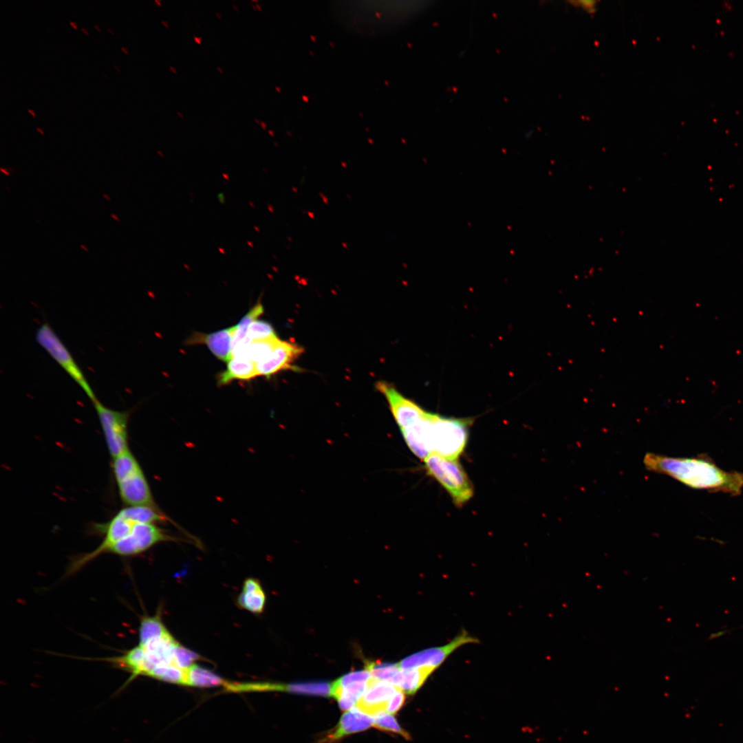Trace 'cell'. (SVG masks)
Wrapping results in <instances>:
<instances>
[{
    "label": "cell",
    "instance_id": "cell-10",
    "mask_svg": "<svg viewBox=\"0 0 743 743\" xmlns=\"http://www.w3.org/2000/svg\"><path fill=\"white\" fill-rule=\"evenodd\" d=\"M303 352V349L297 344L279 339L271 354L257 363V376L269 377L282 370L296 368L292 364Z\"/></svg>",
    "mask_w": 743,
    "mask_h": 743
},
{
    "label": "cell",
    "instance_id": "cell-4",
    "mask_svg": "<svg viewBox=\"0 0 743 743\" xmlns=\"http://www.w3.org/2000/svg\"><path fill=\"white\" fill-rule=\"evenodd\" d=\"M423 461L427 473L447 491L456 506H463L473 497V484L457 459L431 454Z\"/></svg>",
    "mask_w": 743,
    "mask_h": 743
},
{
    "label": "cell",
    "instance_id": "cell-14",
    "mask_svg": "<svg viewBox=\"0 0 743 743\" xmlns=\"http://www.w3.org/2000/svg\"><path fill=\"white\" fill-rule=\"evenodd\" d=\"M257 376V364L246 356H231L227 361L225 371L218 377L220 385L229 384L235 380H250Z\"/></svg>",
    "mask_w": 743,
    "mask_h": 743
},
{
    "label": "cell",
    "instance_id": "cell-24",
    "mask_svg": "<svg viewBox=\"0 0 743 743\" xmlns=\"http://www.w3.org/2000/svg\"><path fill=\"white\" fill-rule=\"evenodd\" d=\"M202 658L197 653L186 648L180 643L175 647L174 654V665L184 669H186L194 662Z\"/></svg>",
    "mask_w": 743,
    "mask_h": 743
},
{
    "label": "cell",
    "instance_id": "cell-45",
    "mask_svg": "<svg viewBox=\"0 0 743 743\" xmlns=\"http://www.w3.org/2000/svg\"><path fill=\"white\" fill-rule=\"evenodd\" d=\"M81 30H82V31H83V32H84V33H85V34H88V32H87V30H86V29H85L84 28H81Z\"/></svg>",
    "mask_w": 743,
    "mask_h": 743
},
{
    "label": "cell",
    "instance_id": "cell-2",
    "mask_svg": "<svg viewBox=\"0 0 743 743\" xmlns=\"http://www.w3.org/2000/svg\"><path fill=\"white\" fill-rule=\"evenodd\" d=\"M171 521V517L160 508L147 506L122 508L109 521L98 525L96 530L103 535V541L92 551L73 558L68 566L67 575L74 574L98 557L107 553L112 546L130 533L137 523L158 524Z\"/></svg>",
    "mask_w": 743,
    "mask_h": 743
},
{
    "label": "cell",
    "instance_id": "cell-26",
    "mask_svg": "<svg viewBox=\"0 0 743 743\" xmlns=\"http://www.w3.org/2000/svg\"><path fill=\"white\" fill-rule=\"evenodd\" d=\"M405 700V693L399 689L389 700L385 711L390 714L396 713L402 707Z\"/></svg>",
    "mask_w": 743,
    "mask_h": 743
},
{
    "label": "cell",
    "instance_id": "cell-49",
    "mask_svg": "<svg viewBox=\"0 0 743 743\" xmlns=\"http://www.w3.org/2000/svg\"><path fill=\"white\" fill-rule=\"evenodd\" d=\"M233 8H234V9H235V10L236 11H239V8H238V7H237V6L236 5H233Z\"/></svg>",
    "mask_w": 743,
    "mask_h": 743
},
{
    "label": "cell",
    "instance_id": "cell-3",
    "mask_svg": "<svg viewBox=\"0 0 743 743\" xmlns=\"http://www.w3.org/2000/svg\"><path fill=\"white\" fill-rule=\"evenodd\" d=\"M112 470L119 496L126 506L160 508L140 464L129 449L112 459Z\"/></svg>",
    "mask_w": 743,
    "mask_h": 743
},
{
    "label": "cell",
    "instance_id": "cell-29",
    "mask_svg": "<svg viewBox=\"0 0 743 743\" xmlns=\"http://www.w3.org/2000/svg\"><path fill=\"white\" fill-rule=\"evenodd\" d=\"M202 38L201 36H200V37L193 36L194 41L196 42L197 44H200V45L202 44Z\"/></svg>",
    "mask_w": 743,
    "mask_h": 743
},
{
    "label": "cell",
    "instance_id": "cell-43",
    "mask_svg": "<svg viewBox=\"0 0 743 743\" xmlns=\"http://www.w3.org/2000/svg\"><path fill=\"white\" fill-rule=\"evenodd\" d=\"M215 15L217 16V17L218 19H221V18H222V14H221V13H219V12H215Z\"/></svg>",
    "mask_w": 743,
    "mask_h": 743
},
{
    "label": "cell",
    "instance_id": "cell-48",
    "mask_svg": "<svg viewBox=\"0 0 743 743\" xmlns=\"http://www.w3.org/2000/svg\"><path fill=\"white\" fill-rule=\"evenodd\" d=\"M177 115H178V116H180V118H183V117H184V116H183V114H182V113H181V112H180V111H177Z\"/></svg>",
    "mask_w": 743,
    "mask_h": 743
},
{
    "label": "cell",
    "instance_id": "cell-30",
    "mask_svg": "<svg viewBox=\"0 0 743 743\" xmlns=\"http://www.w3.org/2000/svg\"><path fill=\"white\" fill-rule=\"evenodd\" d=\"M0 170H1V171L2 173H4L5 175H8V176H9V175H10V173H9V172H8V171L6 170V169H3V168H1V169H0Z\"/></svg>",
    "mask_w": 743,
    "mask_h": 743
},
{
    "label": "cell",
    "instance_id": "cell-38",
    "mask_svg": "<svg viewBox=\"0 0 743 743\" xmlns=\"http://www.w3.org/2000/svg\"><path fill=\"white\" fill-rule=\"evenodd\" d=\"M69 24H70V25H72V27H73V28H74V29H76V28H77V27H76V24H75V23H74L73 21H69Z\"/></svg>",
    "mask_w": 743,
    "mask_h": 743
},
{
    "label": "cell",
    "instance_id": "cell-42",
    "mask_svg": "<svg viewBox=\"0 0 743 743\" xmlns=\"http://www.w3.org/2000/svg\"><path fill=\"white\" fill-rule=\"evenodd\" d=\"M217 71H218L219 72H220L221 74H223V73H224L223 69H222V67H217Z\"/></svg>",
    "mask_w": 743,
    "mask_h": 743
},
{
    "label": "cell",
    "instance_id": "cell-13",
    "mask_svg": "<svg viewBox=\"0 0 743 743\" xmlns=\"http://www.w3.org/2000/svg\"><path fill=\"white\" fill-rule=\"evenodd\" d=\"M373 722L372 716L354 707L342 715L335 729L320 743H334L347 735L367 729L373 725Z\"/></svg>",
    "mask_w": 743,
    "mask_h": 743
},
{
    "label": "cell",
    "instance_id": "cell-21",
    "mask_svg": "<svg viewBox=\"0 0 743 743\" xmlns=\"http://www.w3.org/2000/svg\"><path fill=\"white\" fill-rule=\"evenodd\" d=\"M373 726L383 731L398 733L405 738L409 740L410 735L399 725L396 719L390 713L385 711L381 712L373 718Z\"/></svg>",
    "mask_w": 743,
    "mask_h": 743
},
{
    "label": "cell",
    "instance_id": "cell-15",
    "mask_svg": "<svg viewBox=\"0 0 743 743\" xmlns=\"http://www.w3.org/2000/svg\"><path fill=\"white\" fill-rule=\"evenodd\" d=\"M237 603L241 608L254 614H260L263 611L266 594L257 579L248 578L245 580Z\"/></svg>",
    "mask_w": 743,
    "mask_h": 743
},
{
    "label": "cell",
    "instance_id": "cell-34",
    "mask_svg": "<svg viewBox=\"0 0 743 743\" xmlns=\"http://www.w3.org/2000/svg\"><path fill=\"white\" fill-rule=\"evenodd\" d=\"M169 69H171V72H173V74H177V71H176V69H175V67H171V66H170V67H169Z\"/></svg>",
    "mask_w": 743,
    "mask_h": 743
},
{
    "label": "cell",
    "instance_id": "cell-18",
    "mask_svg": "<svg viewBox=\"0 0 743 743\" xmlns=\"http://www.w3.org/2000/svg\"><path fill=\"white\" fill-rule=\"evenodd\" d=\"M367 682H358L341 688H332V696L335 698L342 710H349L365 692Z\"/></svg>",
    "mask_w": 743,
    "mask_h": 743
},
{
    "label": "cell",
    "instance_id": "cell-7",
    "mask_svg": "<svg viewBox=\"0 0 743 743\" xmlns=\"http://www.w3.org/2000/svg\"><path fill=\"white\" fill-rule=\"evenodd\" d=\"M177 540L178 538L169 535L156 524L139 522L127 536L112 546L107 553L121 557L136 556L159 543Z\"/></svg>",
    "mask_w": 743,
    "mask_h": 743
},
{
    "label": "cell",
    "instance_id": "cell-27",
    "mask_svg": "<svg viewBox=\"0 0 743 743\" xmlns=\"http://www.w3.org/2000/svg\"><path fill=\"white\" fill-rule=\"evenodd\" d=\"M577 3L579 6H581L584 10L589 12L594 11V7L596 6V1H574Z\"/></svg>",
    "mask_w": 743,
    "mask_h": 743
},
{
    "label": "cell",
    "instance_id": "cell-16",
    "mask_svg": "<svg viewBox=\"0 0 743 743\" xmlns=\"http://www.w3.org/2000/svg\"><path fill=\"white\" fill-rule=\"evenodd\" d=\"M429 668L402 669L395 674L389 682L407 694L415 693L433 672Z\"/></svg>",
    "mask_w": 743,
    "mask_h": 743
},
{
    "label": "cell",
    "instance_id": "cell-37",
    "mask_svg": "<svg viewBox=\"0 0 743 743\" xmlns=\"http://www.w3.org/2000/svg\"><path fill=\"white\" fill-rule=\"evenodd\" d=\"M27 110L31 115H32L33 116H35V113H34V111L33 110H32L30 109H28Z\"/></svg>",
    "mask_w": 743,
    "mask_h": 743
},
{
    "label": "cell",
    "instance_id": "cell-23",
    "mask_svg": "<svg viewBox=\"0 0 743 743\" xmlns=\"http://www.w3.org/2000/svg\"><path fill=\"white\" fill-rule=\"evenodd\" d=\"M247 337L252 341L274 338L277 336L270 323L257 319L250 325Z\"/></svg>",
    "mask_w": 743,
    "mask_h": 743
},
{
    "label": "cell",
    "instance_id": "cell-39",
    "mask_svg": "<svg viewBox=\"0 0 743 743\" xmlns=\"http://www.w3.org/2000/svg\"><path fill=\"white\" fill-rule=\"evenodd\" d=\"M103 197H104V198H105V199H106L107 200H108V201H111V198H110V197H109V196H108L107 195H106V194H103Z\"/></svg>",
    "mask_w": 743,
    "mask_h": 743
},
{
    "label": "cell",
    "instance_id": "cell-5",
    "mask_svg": "<svg viewBox=\"0 0 743 743\" xmlns=\"http://www.w3.org/2000/svg\"><path fill=\"white\" fill-rule=\"evenodd\" d=\"M35 338L39 345L79 386L92 403L98 400L80 367L49 323L45 322L39 327Z\"/></svg>",
    "mask_w": 743,
    "mask_h": 743
},
{
    "label": "cell",
    "instance_id": "cell-52",
    "mask_svg": "<svg viewBox=\"0 0 743 743\" xmlns=\"http://www.w3.org/2000/svg\"><path fill=\"white\" fill-rule=\"evenodd\" d=\"M114 67L116 69L118 72L120 71V69L117 67V65H114Z\"/></svg>",
    "mask_w": 743,
    "mask_h": 743
},
{
    "label": "cell",
    "instance_id": "cell-53",
    "mask_svg": "<svg viewBox=\"0 0 743 743\" xmlns=\"http://www.w3.org/2000/svg\"><path fill=\"white\" fill-rule=\"evenodd\" d=\"M103 75L104 76H105L106 78H109V77H108V76H107V75L106 74H105L104 72L103 73Z\"/></svg>",
    "mask_w": 743,
    "mask_h": 743
},
{
    "label": "cell",
    "instance_id": "cell-28",
    "mask_svg": "<svg viewBox=\"0 0 743 743\" xmlns=\"http://www.w3.org/2000/svg\"><path fill=\"white\" fill-rule=\"evenodd\" d=\"M217 200L221 204H224L225 202V200H226V197H225L224 193H219L218 195H217Z\"/></svg>",
    "mask_w": 743,
    "mask_h": 743
},
{
    "label": "cell",
    "instance_id": "cell-40",
    "mask_svg": "<svg viewBox=\"0 0 743 743\" xmlns=\"http://www.w3.org/2000/svg\"><path fill=\"white\" fill-rule=\"evenodd\" d=\"M80 248H83V250H85V251H87V252H88V251H89V249H88V248H87V247H86V246H85V245L80 244Z\"/></svg>",
    "mask_w": 743,
    "mask_h": 743
},
{
    "label": "cell",
    "instance_id": "cell-31",
    "mask_svg": "<svg viewBox=\"0 0 743 743\" xmlns=\"http://www.w3.org/2000/svg\"><path fill=\"white\" fill-rule=\"evenodd\" d=\"M111 217H112V218H114V219H115L116 221H117V222H120V219H119L118 217V216H117V215H116V214H114V213H112V214L111 215Z\"/></svg>",
    "mask_w": 743,
    "mask_h": 743
},
{
    "label": "cell",
    "instance_id": "cell-44",
    "mask_svg": "<svg viewBox=\"0 0 743 743\" xmlns=\"http://www.w3.org/2000/svg\"><path fill=\"white\" fill-rule=\"evenodd\" d=\"M155 3H157V4L158 5V6H162V3H161V1H160V0H155Z\"/></svg>",
    "mask_w": 743,
    "mask_h": 743
},
{
    "label": "cell",
    "instance_id": "cell-51",
    "mask_svg": "<svg viewBox=\"0 0 743 743\" xmlns=\"http://www.w3.org/2000/svg\"><path fill=\"white\" fill-rule=\"evenodd\" d=\"M252 8H253V9H254L255 10H257V7H256V5H255V4H252Z\"/></svg>",
    "mask_w": 743,
    "mask_h": 743
},
{
    "label": "cell",
    "instance_id": "cell-46",
    "mask_svg": "<svg viewBox=\"0 0 743 743\" xmlns=\"http://www.w3.org/2000/svg\"><path fill=\"white\" fill-rule=\"evenodd\" d=\"M107 29L111 34H114V31L109 27H107Z\"/></svg>",
    "mask_w": 743,
    "mask_h": 743
},
{
    "label": "cell",
    "instance_id": "cell-22",
    "mask_svg": "<svg viewBox=\"0 0 743 743\" xmlns=\"http://www.w3.org/2000/svg\"><path fill=\"white\" fill-rule=\"evenodd\" d=\"M400 668L398 664L380 662H368L366 665V669L370 672L372 678L388 682Z\"/></svg>",
    "mask_w": 743,
    "mask_h": 743
},
{
    "label": "cell",
    "instance_id": "cell-33",
    "mask_svg": "<svg viewBox=\"0 0 743 743\" xmlns=\"http://www.w3.org/2000/svg\"><path fill=\"white\" fill-rule=\"evenodd\" d=\"M120 50H122V52H123L124 53H125V54H128V51H127V49L126 47H122H122H120Z\"/></svg>",
    "mask_w": 743,
    "mask_h": 743
},
{
    "label": "cell",
    "instance_id": "cell-25",
    "mask_svg": "<svg viewBox=\"0 0 743 743\" xmlns=\"http://www.w3.org/2000/svg\"><path fill=\"white\" fill-rule=\"evenodd\" d=\"M372 678L369 671L363 670L347 674L337 679L332 685V688H341L358 682H367Z\"/></svg>",
    "mask_w": 743,
    "mask_h": 743
},
{
    "label": "cell",
    "instance_id": "cell-11",
    "mask_svg": "<svg viewBox=\"0 0 743 743\" xmlns=\"http://www.w3.org/2000/svg\"><path fill=\"white\" fill-rule=\"evenodd\" d=\"M398 689L388 681L372 678L356 707L367 715L374 716L385 711L389 700Z\"/></svg>",
    "mask_w": 743,
    "mask_h": 743
},
{
    "label": "cell",
    "instance_id": "cell-17",
    "mask_svg": "<svg viewBox=\"0 0 743 743\" xmlns=\"http://www.w3.org/2000/svg\"><path fill=\"white\" fill-rule=\"evenodd\" d=\"M228 681L216 674L193 664L186 669V686L199 688H211L222 686Z\"/></svg>",
    "mask_w": 743,
    "mask_h": 743
},
{
    "label": "cell",
    "instance_id": "cell-12",
    "mask_svg": "<svg viewBox=\"0 0 743 743\" xmlns=\"http://www.w3.org/2000/svg\"><path fill=\"white\" fill-rule=\"evenodd\" d=\"M235 327L209 334L194 332L186 341L189 345L204 344L219 360L227 362L231 357Z\"/></svg>",
    "mask_w": 743,
    "mask_h": 743
},
{
    "label": "cell",
    "instance_id": "cell-6",
    "mask_svg": "<svg viewBox=\"0 0 743 743\" xmlns=\"http://www.w3.org/2000/svg\"><path fill=\"white\" fill-rule=\"evenodd\" d=\"M105 437L107 447L111 458L127 449L128 424L130 411H118L109 408L98 400L93 402Z\"/></svg>",
    "mask_w": 743,
    "mask_h": 743
},
{
    "label": "cell",
    "instance_id": "cell-35",
    "mask_svg": "<svg viewBox=\"0 0 743 743\" xmlns=\"http://www.w3.org/2000/svg\"><path fill=\"white\" fill-rule=\"evenodd\" d=\"M36 130H37V131H38V132H39V133H40L41 134H42V135H43V134H44V132L43 131V130H42V129H41V128H39V127H36Z\"/></svg>",
    "mask_w": 743,
    "mask_h": 743
},
{
    "label": "cell",
    "instance_id": "cell-1",
    "mask_svg": "<svg viewBox=\"0 0 743 743\" xmlns=\"http://www.w3.org/2000/svg\"><path fill=\"white\" fill-rule=\"evenodd\" d=\"M643 462L647 470L667 475L692 488L735 496L743 489V473L725 471L705 455L672 457L647 453Z\"/></svg>",
    "mask_w": 743,
    "mask_h": 743
},
{
    "label": "cell",
    "instance_id": "cell-32",
    "mask_svg": "<svg viewBox=\"0 0 743 743\" xmlns=\"http://www.w3.org/2000/svg\"><path fill=\"white\" fill-rule=\"evenodd\" d=\"M161 22H162V25H164V26L165 28H169V24H168L167 21H164V20H162V21H161Z\"/></svg>",
    "mask_w": 743,
    "mask_h": 743
},
{
    "label": "cell",
    "instance_id": "cell-54",
    "mask_svg": "<svg viewBox=\"0 0 743 743\" xmlns=\"http://www.w3.org/2000/svg\"><path fill=\"white\" fill-rule=\"evenodd\" d=\"M252 2H253V1H254V2H258V1H257V0H252Z\"/></svg>",
    "mask_w": 743,
    "mask_h": 743
},
{
    "label": "cell",
    "instance_id": "cell-50",
    "mask_svg": "<svg viewBox=\"0 0 743 743\" xmlns=\"http://www.w3.org/2000/svg\"><path fill=\"white\" fill-rule=\"evenodd\" d=\"M254 120H255V122H256V123H257V125H259V124L261 123V122H259V120L258 119H257V118H255V119Z\"/></svg>",
    "mask_w": 743,
    "mask_h": 743
},
{
    "label": "cell",
    "instance_id": "cell-41",
    "mask_svg": "<svg viewBox=\"0 0 743 743\" xmlns=\"http://www.w3.org/2000/svg\"><path fill=\"white\" fill-rule=\"evenodd\" d=\"M255 5H256V7H257V10H259V11H261V10H262L261 9V6L259 5V3H257Z\"/></svg>",
    "mask_w": 743,
    "mask_h": 743
},
{
    "label": "cell",
    "instance_id": "cell-47",
    "mask_svg": "<svg viewBox=\"0 0 743 743\" xmlns=\"http://www.w3.org/2000/svg\"><path fill=\"white\" fill-rule=\"evenodd\" d=\"M94 28H96V29L97 30H98V31H100V27H99L98 25H97L96 24H94Z\"/></svg>",
    "mask_w": 743,
    "mask_h": 743
},
{
    "label": "cell",
    "instance_id": "cell-36",
    "mask_svg": "<svg viewBox=\"0 0 743 743\" xmlns=\"http://www.w3.org/2000/svg\"><path fill=\"white\" fill-rule=\"evenodd\" d=\"M260 125L262 127V129H266V124L264 122H261Z\"/></svg>",
    "mask_w": 743,
    "mask_h": 743
},
{
    "label": "cell",
    "instance_id": "cell-20",
    "mask_svg": "<svg viewBox=\"0 0 743 743\" xmlns=\"http://www.w3.org/2000/svg\"><path fill=\"white\" fill-rule=\"evenodd\" d=\"M263 312V307L262 304L261 302H257V303H256L255 306L243 316L237 325H235V332L233 341V348L235 345L247 336V332L250 325L257 320Z\"/></svg>",
    "mask_w": 743,
    "mask_h": 743
},
{
    "label": "cell",
    "instance_id": "cell-8",
    "mask_svg": "<svg viewBox=\"0 0 743 743\" xmlns=\"http://www.w3.org/2000/svg\"><path fill=\"white\" fill-rule=\"evenodd\" d=\"M479 640L462 629L450 642L425 649L407 656L399 663L402 669L429 668L435 671L456 649L467 644L478 643Z\"/></svg>",
    "mask_w": 743,
    "mask_h": 743
},
{
    "label": "cell",
    "instance_id": "cell-19",
    "mask_svg": "<svg viewBox=\"0 0 743 743\" xmlns=\"http://www.w3.org/2000/svg\"><path fill=\"white\" fill-rule=\"evenodd\" d=\"M279 338L252 341L246 350V357L256 364L266 359L272 353Z\"/></svg>",
    "mask_w": 743,
    "mask_h": 743
},
{
    "label": "cell",
    "instance_id": "cell-9",
    "mask_svg": "<svg viewBox=\"0 0 743 743\" xmlns=\"http://www.w3.org/2000/svg\"><path fill=\"white\" fill-rule=\"evenodd\" d=\"M376 385L377 389L385 397L400 429L411 425L424 413L423 408L405 397L391 384L379 381Z\"/></svg>",
    "mask_w": 743,
    "mask_h": 743
}]
</instances>
